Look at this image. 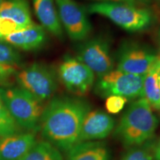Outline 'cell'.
<instances>
[{"label":"cell","mask_w":160,"mask_h":160,"mask_svg":"<svg viewBox=\"0 0 160 160\" xmlns=\"http://www.w3.org/2000/svg\"><path fill=\"white\" fill-rule=\"evenodd\" d=\"M0 95L17 125L26 131L39 128L45 106L43 102L21 88H1Z\"/></svg>","instance_id":"3957f363"},{"label":"cell","mask_w":160,"mask_h":160,"mask_svg":"<svg viewBox=\"0 0 160 160\" xmlns=\"http://www.w3.org/2000/svg\"><path fill=\"white\" fill-rule=\"evenodd\" d=\"M114 127V119L108 113L102 111H90L84 119L79 142L105 139Z\"/></svg>","instance_id":"8fae6325"},{"label":"cell","mask_w":160,"mask_h":160,"mask_svg":"<svg viewBox=\"0 0 160 160\" xmlns=\"http://www.w3.org/2000/svg\"><path fill=\"white\" fill-rule=\"evenodd\" d=\"M138 1L142 2H143V3H148V2H149L151 0H138Z\"/></svg>","instance_id":"83f0119b"},{"label":"cell","mask_w":160,"mask_h":160,"mask_svg":"<svg viewBox=\"0 0 160 160\" xmlns=\"http://www.w3.org/2000/svg\"><path fill=\"white\" fill-rule=\"evenodd\" d=\"M16 73L17 68L14 66L0 64V86L7 85Z\"/></svg>","instance_id":"cb8c5ba5"},{"label":"cell","mask_w":160,"mask_h":160,"mask_svg":"<svg viewBox=\"0 0 160 160\" xmlns=\"http://www.w3.org/2000/svg\"><path fill=\"white\" fill-rule=\"evenodd\" d=\"M19 160H63L61 151L49 142L36 141Z\"/></svg>","instance_id":"ac0fdd59"},{"label":"cell","mask_w":160,"mask_h":160,"mask_svg":"<svg viewBox=\"0 0 160 160\" xmlns=\"http://www.w3.org/2000/svg\"><path fill=\"white\" fill-rule=\"evenodd\" d=\"M158 119L144 98L132 102L116 127L113 135L124 147L140 145L154 137Z\"/></svg>","instance_id":"7a4b0ae2"},{"label":"cell","mask_w":160,"mask_h":160,"mask_svg":"<svg viewBox=\"0 0 160 160\" xmlns=\"http://www.w3.org/2000/svg\"><path fill=\"white\" fill-rule=\"evenodd\" d=\"M156 141L153 137L142 145L130 148L120 160H153Z\"/></svg>","instance_id":"d6986e66"},{"label":"cell","mask_w":160,"mask_h":160,"mask_svg":"<svg viewBox=\"0 0 160 160\" xmlns=\"http://www.w3.org/2000/svg\"><path fill=\"white\" fill-rule=\"evenodd\" d=\"M91 105L85 99L57 97L45 108L40 128L42 135L59 151L67 153L79 143L82 125Z\"/></svg>","instance_id":"6da1fadb"},{"label":"cell","mask_w":160,"mask_h":160,"mask_svg":"<svg viewBox=\"0 0 160 160\" xmlns=\"http://www.w3.org/2000/svg\"><path fill=\"white\" fill-rule=\"evenodd\" d=\"M159 77H160V69H159Z\"/></svg>","instance_id":"f546056e"},{"label":"cell","mask_w":160,"mask_h":160,"mask_svg":"<svg viewBox=\"0 0 160 160\" xmlns=\"http://www.w3.org/2000/svg\"><path fill=\"white\" fill-rule=\"evenodd\" d=\"M128 99L121 96L113 95L107 97L105 102V108L110 113L117 114L119 113L125 107Z\"/></svg>","instance_id":"7402d4cb"},{"label":"cell","mask_w":160,"mask_h":160,"mask_svg":"<svg viewBox=\"0 0 160 160\" xmlns=\"http://www.w3.org/2000/svg\"><path fill=\"white\" fill-rule=\"evenodd\" d=\"M4 1H5V0H0V6H1V5H2V2H3Z\"/></svg>","instance_id":"f1b7e54d"},{"label":"cell","mask_w":160,"mask_h":160,"mask_svg":"<svg viewBox=\"0 0 160 160\" xmlns=\"http://www.w3.org/2000/svg\"><path fill=\"white\" fill-rule=\"evenodd\" d=\"M2 39L15 48L33 51L39 48L46 41L45 30L42 26L33 25L3 37Z\"/></svg>","instance_id":"4fadbf2b"},{"label":"cell","mask_w":160,"mask_h":160,"mask_svg":"<svg viewBox=\"0 0 160 160\" xmlns=\"http://www.w3.org/2000/svg\"><path fill=\"white\" fill-rule=\"evenodd\" d=\"M145 76L125 73L119 70L109 72L98 78L95 85V93L102 97L117 95L127 99L142 97Z\"/></svg>","instance_id":"8992f818"},{"label":"cell","mask_w":160,"mask_h":160,"mask_svg":"<svg viewBox=\"0 0 160 160\" xmlns=\"http://www.w3.org/2000/svg\"><path fill=\"white\" fill-rule=\"evenodd\" d=\"M0 39H1V36H0Z\"/></svg>","instance_id":"4dcf8cb0"},{"label":"cell","mask_w":160,"mask_h":160,"mask_svg":"<svg viewBox=\"0 0 160 160\" xmlns=\"http://www.w3.org/2000/svg\"><path fill=\"white\" fill-rule=\"evenodd\" d=\"M0 17L13 20L24 29L33 24L27 0H7L0 6Z\"/></svg>","instance_id":"2e32d148"},{"label":"cell","mask_w":160,"mask_h":160,"mask_svg":"<svg viewBox=\"0 0 160 160\" xmlns=\"http://www.w3.org/2000/svg\"><path fill=\"white\" fill-rule=\"evenodd\" d=\"M21 60V55L15 48L3 39H0V64L16 67Z\"/></svg>","instance_id":"44dd1931"},{"label":"cell","mask_w":160,"mask_h":160,"mask_svg":"<svg viewBox=\"0 0 160 160\" xmlns=\"http://www.w3.org/2000/svg\"><path fill=\"white\" fill-rule=\"evenodd\" d=\"M21 30H22V28H20L13 20L8 19V18L0 17V36H1L2 39L6 36L19 31Z\"/></svg>","instance_id":"603a6c76"},{"label":"cell","mask_w":160,"mask_h":160,"mask_svg":"<svg viewBox=\"0 0 160 160\" xmlns=\"http://www.w3.org/2000/svg\"><path fill=\"white\" fill-rule=\"evenodd\" d=\"M36 15L42 27L56 37L62 38V25L53 0H33Z\"/></svg>","instance_id":"5bb4252c"},{"label":"cell","mask_w":160,"mask_h":160,"mask_svg":"<svg viewBox=\"0 0 160 160\" xmlns=\"http://www.w3.org/2000/svg\"><path fill=\"white\" fill-rule=\"evenodd\" d=\"M60 81L68 91L77 96L87 94L93 87L95 74L77 58L66 57L59 67Z\"/></svg>","instance_id":"9c48e42d"},{"label":"cell","mask_w":160,"mask_h":160,"mask_svg":"<svg viewBox=\"0 0 160 160\" xmlns=\"http://www.w3.org/2000/svg\"><path fill=\"white\" fill-rule=\"evenodd\" d=\"M160 69V56L144 78L142 97L151 106L152 110L160 111V88L159 86V73Z\"/></svg>","instance_id":"e0dca14e"},{"label":"cell","mask_w":160,"mask_h":160,"mask_svg":"<svg viewBox=\"0 0 160 160\" xmlns=\"http://www.w3.org/2000/svg\"><path fill=\"white\" fill-rule=\"evenodd\" d=\"M157 59L148 47L133 41L125 42L117 54V70L134 75L145 76Z\"/></svg>","instance_id":"ba28073f"},{"label":"cell","mask_w":160,"mask_h":160,"mask_svg":"<svg viewBox=\"0 0 160 160\" xmlns=\"http://www.w3.org/2000/svg\"><path fill=\"white\" fill-rule=\"evenodd\" d=\"M87 8L89 13L108 18L116 25L128 31L145 30L151 25L153 20L151 11L131 4L98 2L89 5Z\"/></svg>","instance_id":"277c9868"},{"label":"cell","mask_w":160,"mask_h":160,"mask_svg":"<svg viewBox=\"0 0 160 160\" xmlns=\"http://www.w3.org/2000/svg\"><path fill=\"white\" fill-rule=\"evenodd\" d=\"M153 160H160V137L156 141L154 150V159Z\"/></svg>","instance_id":"d4e9b609"},{"label":"cell","mask_w":160,"mask_h":160,"mask_svg":"<svg viewBox=\"0 0 160 160\" xmlns=\"http://www.w3.org/2000/svg\"><path fill=\"white\" fill-rule=\"evenodd\" d=\"M99 2H124L131 5H135L137 0H96Z\"/></svg>","instance_id":"484cf974"},{"label":"cell","mask_w":160,"mask_h":160,"mask_svg":"<svg viewBox=\"0 0 160 160\" xmlns=\"http://www.w3.org/2000/svg\"><path fill=\"white\" fill-rule=\"evenodd\" d=\"M77 59L85 64L98 78L103 77L114 68L108 40L96 37L82 44L78 48Z\"/></svg>","instance_id":"52a82bcc"},{"label":"cell","mask_w":160,"mask_h":160,"mask_svg":"<svg viewBox=\"0 0 160 160\" xmlns=\"http://www.w3.org/2000/svg\"><path fill=\"white\" fill-rule=\"evenodd\" d=\"M15 77L19 88L42 102L51 99L57 89L53 72L41 63H33L17 71Z\"/></svg>","instance_id":"5b68a950"},{"label":"cell","mask_w":160,"mask_h":160,"mask_svg":"<svg viewBox=\"0 0 160 160\" xmlns=\"http://www.w3.org/2000/svg\"><path fill=\"white\" fill-rule=\"evenodd\" d=\"M62 25L73 41L87 39L92 30L91 22L82 8L74 0H56Z\"/></svg>","instance_id":"30bf717a"},{"label":"cell","mask_w":160,"mask_h":160,"mask_svg":"<svg viewBox=\"0 0 160 160\" xmlns=\"http://www.w3.org/2000/svg\"><path fill=\"white\" fill-rule=\"evenodd\" d=\"M31 131L0 137V160H19L36 142Z\"/></svg>","instance_id":"7c38bea8"},{"label":"cell","mask_w":160,"mask_h":160,"mask_svg":"<svg viewBox=\"0 0 160 160\" xmlns=\"http://www.w3.org/2000/svg\"><path fill=\"white\" fill-rule=\"evenodd\" d=\"M19 128L8 111L0 95V137L17 133Z\"/></svg>","instance_id":"ffe728a7"},{"label":"cell","mask_w":160,"mask_h":160,"mask_svg":"<svg viewBox=\"0 0 160 160\" xmlns=\"http://www.w3.org/2000/svg\"><path fill=\"white\" fill-rule=\"evenodd\" d=\"M67 153V160H110L111 157L107 145L98 141L81 142Z\"/></svg>","instance_id":"9a60e30c"},{"label":"cell","mask_w":160,"mask_h":160,"mask_svg":"<svg viewBox=\"0 0 160 160\" xmlns=\"http://www.w3.org/2000/svg\"><path fill=\"white\" fill-rule=\"evenodd\" d=\"M158 42H159V44L160 45V27L159 28V31H158Z\"/></svg>","instance_id":"4316f807"}]
</instances>
